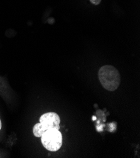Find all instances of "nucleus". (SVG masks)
<instances>
[{
  "label": "nucleus",
  "mask_w": 140,
  "mask_h": 158,
  "mask_svg": "<svg viewBox=\"0 0 140 158\" xmlns=\"http://www.w3.org/2000/svg\"><path fill=\"white\" fill-rule=\"evenodd\" d=\"M98 77L102 86L110 91L116 90L121 83V76L118 70L111 65L101 67L98 73Z\"/></svg>",
  "instance_id": "obj_1"
},
{
  "label": "nucleus",
  "mask_w": 140,
  "mask_h": 158,
  "mask_svg": "<svg viewBox=\"0 0 140 158\" xmlns=\"http://www.w3.org/2000/svg\"><path fill=\"white\" fill-rule=\"evenodd\" d=\"M41 142L46 149L55 152L59 150L62 146V135L59 130L49 129L42 135Z\"/></svg>",
  "instance_id": "obj_2"
},
{
  "label": "nucleus",
  "mask_w": 140,
  "mask_h": 158,
  "mask_svg": "<svg viewBox=\"0 0 140 158\" xmlns=\"http://www.w3.org/2000/svg\"><path fill=\"white\" fill-rule=\"evenodd\" d=\"M40 123L46 132L49 129H60V118L55 112H48L42 115L40 118Z\"/></svg>",
  "instance_id": "obj_3"
},
{
  "label": "nucleus",
  "mask_w": 140,
  "mask_h": 158,
  "mask_svg": "<svg viewBox=\"0 0 140 158\" xmlns=\"http://www.w3.org/2000/svg\"><path fill=\"white\" fill-rule=\"evenodd\" d=\"M90 2L92 4H94L95 5H99L101 3V0H90Z\"/></svg>",
  "instance_id": "obj_4"
},
{
  "label": "nucleus",
  "mask_w": 140,
  "mask_h": 158,
  "mask_svg": "<svg viewBox=\"0 0 140 158\" xmlns=\"http://www.w3.org/2000/svg\"><path fill=\"white\" fill-rule=\"evenodd\" d=\"M2 121H1V119H0V130L2 129Z\"/></svg>",
  "instance_id": "obj_5"
}]
</instances>
